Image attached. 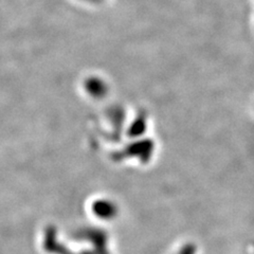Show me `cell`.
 I'll return each mask as SVG.
<instances>
[{
    "mask_svg": "<svg viewBox=\"0 0 254 254\" xmlns=\"http://www.w3.org/2000/svg\"><path fill=\"white\" fill-rule=\"evenodd\" d=\"M181 254H194V250L192 248H190V249L188 248L187 250H185Z\"/></svg>",
    "mask_w": 254,
    "mask_h": 254,
    "instance_id": "obj_1",
    "label": "cell"
}]
</instances>
